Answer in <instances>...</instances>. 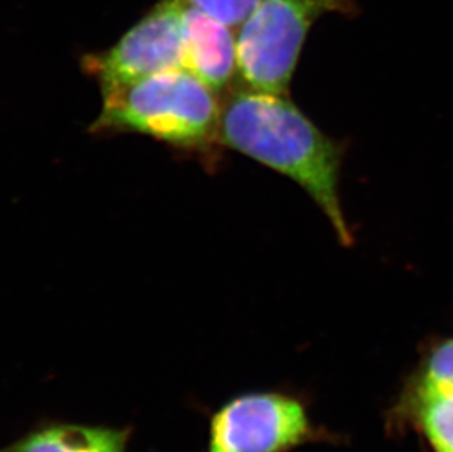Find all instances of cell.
Masks as SVG:
<instances>
[{
    "label": "cell",
    "instance_id": "6da1fadb",
    "mask_svg": "<svg viewBox=\"0 0 453 452\" xmlns=\"http://www.w3.org/2000/svg\"><path fill=\"white\" fill-rule=\"evenodd\" d=\"M219 143L300 183L329 219L339 243L351 247L354 235L339 197L345 147L288 96L247 87L229 94L220 111Z\"/></svg>",
    "mask_w": 453,
    "mask_h": 452
},
{
    "label": "cell",
    "instance_id": "7a4b0ae2",
    "mask_svg": "<svg viewBox=\"0 0 453 452\" xmlns=\"http://www.w3.org/2000/svg\"><path fill=\"white\" fill-rule=\"evenodd\" d=\"M103 91L93 131L154 136L182 149L219 143L218 93L185 69H171Z\"/></svg>",
    "mask_w": 453,
    "mask_h": 452
},
{
    "label": "cell",
    "instance_id": "3957f363",
    "mask_svg": "<svg viewBox=\"0 0 453 452\" xmlns=\"http://www.w3.org/2000/svg\"><path fill=\"white\" fill-rule=\"evenodd\" d=\"M355 0H261L236 35L238 74L244 86L289 94L308 31L326 13L354 17Z\"/></svg>",
    "mask_w": 453,
    "mask_h": 452
},
{
    "label": "cell",
    "instance_id": "277c9868",
    "mask_svg": "<svg viewBox=\"0 0 453 452\" xmlns=\"http://www.w3.org/2000/svg\"><path fill=\"white\" fill-rule=\"evenodd\" d=\"M312 435L305 407L296 398L241 394L211 414L207 452H288Z\"/></svg>",
    "mask_w": 453,
    "mask_h": 452
},
{
    "label": "cell",
    "instance_id": "5b68a950",
    "mask_svg": "<svg viewBox=\"0 0 453 452\" xmlns=\"http://www.w3.org/2000/svg\"><path fill=\"white\" fill-rule=\"evenodd\" d=\"M182 59L184 4L160 0L115 46L87 56L82 66L106 90L182 68Z\"/></svg>",
    "mask_w": 453,
    "mask_h": 452
},
{
    "label": "cell",
    "instance_id": "8992f818",
    "mask_svg": "<svg viewBox=\"0 0 453 452\" xmlns=\"http://www.w3.org/2000/svg\"><path fill=\"white\" fill-rule=\"evenodd\" d=\"M182 69L218 94L238 73L236 37L231 27L185 4Z\"/></svg>",
    "mask_w": 453,
    "mask_h": 452
},
{
    "label": "cell",
    "instance_id": "52a82bcc",
    "mask_svg": "<svg viewBox=\"0 0 453 452\" xmlns=\"http://www.w3.org/2000/svg\"><path fill=\"white\" fill-rule=\"evenodd\" d=\"M133 427L43 422L0 452H128Z\"/></svg>",
    "mask_w": 453,
    "mask_h": 452
},
{
    "label": "cell",
    "instance_id": "ba28073f",
    "mask_svg": "<svg viewBox=\"0 0 453 452\" xmlns=\"http://www.w3.org/2000/svg\"><path fill=\"white\" fill-rule=\"evenodd\" d=\"M418 416L424 435L436 452H453V393H419Z\"/></svg>",
    "mask_w": 453,
    "mask_h": 452
},
{
    "label": "cell",
    "instance_id": "9c48e42d",
    "mask_svg": "<svg viewBox=\"0 0 453 452\" xmlns=\"http://www.w3.org/2000/svg\"><path fill=\"white\" fill-rule=\"evenodd\" d=\"M419 393H453V337L432 351L419 380Z\"/></svg>",
    "mask_w": 453,
    "mask_h": 452
},
{
    "label": "cell",
    "instance_id": "30bf717a",
    "mask_svg": "<svg viewBox=\"0 0 453 452\" xmlns=\"http://www.w3.org/2000/svg\"><path fill=\"white\" fill-rule=\"evenodd\" d=\"M180 4L236 28L251 15L261 0H180Z\"/></svg>",
    "mask_w": 453,
    "mask_h": 452
}]
</instances>
